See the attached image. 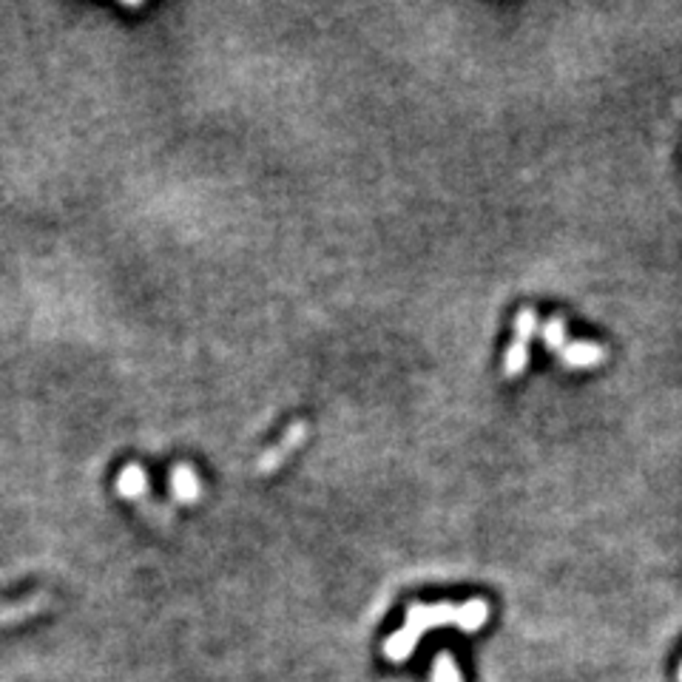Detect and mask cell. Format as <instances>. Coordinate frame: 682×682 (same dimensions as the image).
<instances>
[{
    "label": "cell",
    "instance_id": "5b68a950",
    "mask_svg": "<svg viewBox=\"0 0 682 682\" xmlns=\"http://www.w3.org/2000/svg\"><path fill=\"white\" fill-rule=\"evenodd\" d=\"M171 492L179 504H197L199 495H202V486H199V478L197 472L186 464H176L171 469Z\"/></svg>",
    "mask_w": 682,
    "mask_h": 682
},
{
    "label": "cell",
    "instance_id": "277c9868",
    "mask_svg": "<svg viewBox=\"0 0 682 682\" xmlns=\"http://www.w3.org/2000/svg\"><path fill=\"white\" fill-rule=\"evenodd\" d=\"M560 361L571 370H591V367L606 361V347L594 345V341H574V345H566L560 350Z\"/></svg>",
    "mask_w": 682,
    "mask_h": 682
},
{
    "label": "cell",
    "instance_id": "52a82bcc",
    "mask_svg": "<svg viewBox=\"0 0 682 682\" xmlns=\"http://www.w3.org/2000/svg\"><path fill=\"white\" fill-rule=\"evenodd\" d=\"M540 338H543L546 347H552V350L560 353L566 347V325H563V316H552V319H549L540 327Z\"/></svg>",
    "mask_w": 682,
    "mask_h": 682
},
{
    "label": "cell",
    "instance_id": "7a4b0ae2",
    "mask_svg": "<svg viewBox=\"0 0 682 682\" xmlns=\"http://www.w3.org/2000/svg\"><path fill=\"white\" fill-rule=\"evenodd\" d=\"M538 330V313L532 307L520 310L515 316V338L512 345L506 347V356H504V376L506 378H517L523 376V370H527L529 364V341Z\"/></svg>",
    "mask_w": 682,
    "mask_h": 682
},
{
    "label": "cell",
    "instance_id": "9c48e42d",
    "mask_svg": "<svg viewBox=\"0 0 682 682\" xmlns=\"http://www.w3.org/2000/svg\"><path fill=\"white\" fill-rule=\"evenodd\" d=\"M677 677H679V682H682V666H679V674H677Z\"/></svg>",
    "mask_w": 682,
    "mask_h": 682
},
{
    "label": "cell",
    "instance_id": "6da1fadb",
    "mask_svg": "<svg viewBox=\"0 0 682 682\" xmlns=\"http://www.w3.org/2000/svg\"><path fill=\"white\" fill-rule=\"evenodd\" d=\"M486 617H489V606L484 600H469L464 606H453V602L424 606V602H415V606L407 609V623L401 632H396L384 643V654L392 663H401L407 654H412V648L418 645V640H421L427 628L458 625L464 632H478L486 623Z\"/></svg>",
    "mask_w": 682,
    "mask_h": 682
},
{
    "label": "cell",
    "instance_id": "8992f818",
    "mask_svg": "<svg viewBox=\"0 0 682 682\" xmlns=\"http://www.w3.org/2000/svg\"><path fill=\"white\" fill-rule=\"evenodd\" d=\"M117 492L123 497H128V501H140V497H145L148 492V475L145 469L140 464H125L120 478H117Z\"/></svg>",
    "mask_w": 682,
    "mask_h": 682
},
{
    "label": "cell",
    "instance_id": "3957f363",
    "mask_svg": "<svg viewBox=\"0 0 682 682\" xmlns=\"http://www.w3.org/2000/svg\"><path fill=\"white\" fill-rule=\"evenodd\" d=\"M304 438H307V424H304V421L291 424V427H287V432L282 435V441L276 443V447H268L265 453H261V458L256 461V469H259V472H273V469H279V466L284 464L287 455L302 447Z\"/></svg>",
    "mask_w": 682,
    "mask_h": 682
},
{
    "label": "cell",
    "instance_id": "ba28073f",
    "mask_svg": "<svg viewBox=\"0 0 682 682\" xmlns=\"http://www.w3.org/2000/svg\"><path fill=\"white\" fill-rule=\"evenodd\" d=\"M435 682H461V674H458V668H455V663H453V657L447 651L441 654L438 657V663H435V677H432Z\"/></svg>",
    "mask_w": 682,
    "mask_h": 682
}]
</instances>
